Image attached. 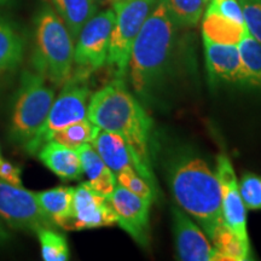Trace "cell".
Segmentation results:
<instances>
[{
	"mask_svg": "<svg viewBox=\"0 0 261 261\" xmlns=\"http://www.w3.org/2000/svg\"><path fill=\"white\" fill-rule=\"evenodd\" d=\"M21 168L16 166L15 163L10 162L9 160L3 158L0 155V180H4L9 184L12 185H22V177H21Z\"/></svg>",
	"mask_w": 261,
	"mask_h": 261,
	"instance_id": "f546056e",
	"label": "cell"
},
{
	"mask_svg": "<svg viewBox=\"0 0 261 261\" xmlns=\"http://www.w3.org/2000/svg\"><path fill=\"white\" fill-rule=\"evenodd\" d=\"M203 45L205 67L212 81L250 87L248 71L237 45L217 44L205 38Z\"/></svg>",
	"mask_w": 261,
	"mask_h": 261,
	"instance_id": "5bb4252c",
	"label": "cell"
},
{
	"mask_svg": "<svg viewBox=\"0 0 261 261\" xmlns=\"http://www.w3.org/2000/svg\"><path fill=\"white\" fill-rule=\"evenodd\" d=\"M77 152L80 155L84 175L87 178V184L94 191L109 197L117 185L115 173L100 159L92 144L81 145Z\"/></svg>",
	"mask_w": 261,
	"mask_h": 261,
	"instance_id": "e0dca14e",
	"label": "cell"
},
{
	"mask_svg": "<svg viewBox=\"0 0 261 261\" xmlns=\"http://www.w3.org/2000/svg\"><path fill=\"white\" fill-rule=\"evenodd\" d=\"M37 155L44 166L62 180H80L84 177L77 150L68 148L56 140H48L39 149Z\"/></svg>",
	"mask_w": 261,
	"mask_h": 261,
	"instance_id": "2e32d148",
	"label": "cell"
},
{
	"mask_svg": "<svg viewBox=\"0 0 261 261\" xmlns=\"http://www.w3.org/2000/svg\"><path fill=\"white\" fill-rule=\"evenodd\" d=\"M33 67L54 86H63L73 74L74 39L55 9L44 4L35 17Z\"/></svg>",
	"mask_w": 261,
	"mask_h": 261,
	"instance_id": "277c9868",
	"label": "cell"
},
{
	"mask_svg": "<svg viewBox=\"0 0 261 261\" xmlns=\"http://www.w3.org/2000/svg\"><path fill=\"white\" fill-rule=\"evenodd\" d=\"M166 9L178 27L191 28L204 14V0H163Z\"/></svg>",
	"mask_w": 261,
	"mask_h": 261,
	"instance_id": "7402d4cb",
	"label": "cell"
},
{
	"mask_svg": "<svg viewBox=\"0 0 261 261\" xmlns=\"http://www.w3.org/2000/svg\"><path fill=\"white\" fill-rule=\"evenodd\" d=\"M55 89L37 71L24 70L19 77L10 116L9 139L24 146L34 138L50 112Z\"/></svg>",
	"mask_w": 261,
	"mask_h": 261,
	"instance_id": "5b68a950",
	"label": "cell"
},
{
	"mask_svg": "<svg viewBox=\"0 0 261 261\" xmlns=\"http://www.w3.org/2000/svg\"><path fill=\"white\" fill-rule=\"evenodd\" d=\"M55 11L62 18L75 40L86 22L97 14L96 0H51Z\"/></svg>",
	"mask_w": 261,
	"mask_h": 261,
	"instance_id": "ffe728a7",
	"label": "cell"
},
{
	"mask_svg": "<svg viewBox=\"0 0 261 261\" xmlns=\"http://www.w3.org/2000/svg\"><path fill=\"white\" fill-rule=\"evenodd\" d=\"M0 155H2V149H0Z\"/></svg>",
	"mask_w": 261,
	"mask_h": 261,
	"instance_id": "836d02e7",
	"label": "cell"
},
{
	"mask_svg": "<svg viewBox=\"0 0 261 261\" xmlns=\"http://www.w3.org/2000/svg\"><path fill=\"white\" fill-rule=\"evenodd\" d=\"M240 194L247 210L261 211V177L254 173H246L240 182Z\"/></svg>",
	"mask_w": 261,
	"mask_h": 261,
	"instance_id": "4316f807",
	"label": "cell"
},
{
	"mask_svg": "<svg viewBox=\"0 0 261 261\" xmlns=\"http://www.w3.org/2000/svg\"><path fill=\"white\" fill-rule=\"evenodd\" d=\"M74 189L70 187H57L45 191L35 192V197L41 211L54 226L64 228L71 217Z\"/></svg>",
	"mask_w": 261,
	"mask_h": 261,
	"instance_id": "ac0fdd59",
	"label": "cell"
},
{
	"mask_svg": "<svg viewBox=\"0 0 261 261\" xmlns=\"http://www.w3.org/2000/svg\"><path fill=\"white\" fill-rule=\"evenodd\" d=\"M91 144L96 149L100 159L115 174L123 169L133 168L156 187L152 169L145 167L137 159L127 143L120 136L99 128Z\"/></svg>",
	"mask_w": 261,
	"mask_h": 261,
	"instance_id": "9a60e30c",
	"label": "cell"
},
{
	"mask_svg": "<svg viewBox=\"0 0 261 261\" xmlns=\"http://www.w3.org/2000/svg\"><path fill=\"white\" fill-rule=\"evenodd\" d=\"M237 46L248 71L250 87L261 90V44L246 29Z\"/></svg>",
	"mask_w": 261,
	"mask_h": 261,
	"instance_id": "cb8c5ba5",
	"label": "cell"
},
{
	"mask_svg": "<svg viewBox=\"0 0 261 261\" xmlns=\"http://www.w3.org/2000/svg\"><path fill=\"white\" fill-rule=\"evenodd\" d=\"M115 177L117 184L126 188L127 190L149 201L150 203L155 201L156 195H158V190H156L155 185H152L149 180H146L142 174H139L133 168H127L123 169V171H120L119 173H116Z\"/></svg>",
	"mask_w": 261,
	"mask_h": 261,
	"instance_id": "484cf974",
	"label": "cell"
},
{
	"mask_svg": "<svg viewBox=\"0 0 261 261\" xmlns=\"http://www.w3.org/2000/svg\"><path fill=\"white\" fill-rule=\"evenodd\" d=\"M5 2H6V0H0V5H2V4H4Z\"/></svg>",
	"mask_w": 261,
	"mask_h": 261,
	"instance_id": "d6a6232c",
	"label": "cell"
},
{
	"mask_svg": "<svg viewBox=\"0 0 261 261\" xmlns=\"http://www.w3.org/2000/svg\"><path fill=\"white\" fill-rule=\"evenodd\" d=\"M87 76L71 74L70 79L62 86V91L50 108V112L38 133L23 148L28 154L37 155L39 149L51 140L52 136L63 127L87 117L90 89Z\"/></svg>",
	"mask_w": 261,
	"mask_h": 261,
	"instance_id": "8992f818",
	"label": "cell"
},
{
	"mask_svg": "<svg viewBox=\"0 0 261 261\" xmlns=\"http://www.w3.org/2000/svg\"><path fill=\"white\" fill-rule=\"evenodd\" d=\"M114 22V10H106L90 18L81 29L74 47V64L77 74L89 76L90 73L107 63Z\"/></svg>",
	"mask_w": 261,
	"mask_h": 261,
	"instance_id": "ba28073f",
	"label": "cell"
},
{
	"mask_svg": "<svg viewBox=\"0 0 261 261\" xmlns=\"http://www.w3.org/2000/svg\"><path fill=\"white\" fill-rule=\"evenodd\" d=\"M248 33L261 44V0H238Z\"/></svg>",
	"mask_w": 261,
	"mask_h": 261,
	"instance_id": "83f0119b",
	"label": "cell"
},
{
	"mask_svg": "<svg viewBox=\"0 0 261 261\" xmlns=\"http://www.w3.org/2000/svg\"><path fill=\"white\" fill-rule=\"evenodd\" d=\"M202 21V35L208 40L225 45H237L246 32V24H240L207 8Z\"/></svg>",
	"mask_w": 261,
	"mask_h": 261,
	"instance_id": "d6986e66",
	"label": "cell"
},
{
	"mask_svg": "<svg viewBox=\"0 0 261 261\" xmlns=\"http://www.w3.org/2000/svg\"><path fill=\"white\" fill-rule=\"evenodd\" d=\"M177 28L163 0H159L137 35L130 51L127 75L137 94L148 97L171 63Z\"/></svg>",
	"mask_w": 261,
	"mask_h": 261,
	"instance_id": "3957f363",
	"label": "cell"
},
{
	"mask_svg": "<svg viewBox=\"0 0 261 261\" xmlns=\"http://www.w3.org/2000/svg\"><path fill=\"white\" fill-rule=\"evenodd\" d=\"M172 218L178 260L221 261L210 238L190 215L180 210V207H172Z\"/></svg>",
	"mask_w": 261,
	"mask_h": 261,
	"instance_id": "7c38bea8",
	"label": "cell"
},
{
	"mask_svg": "<svg viewBox=\"0 0 261 261\" xmlns=\"http://www.w3.org/2000/svg\"><path fill=\"white\" fill-rule=\"evenodd\" d=\"M108 198L116 214L117 225L140 246H148L151 203L119 184Z\"/></svg>",
	"mask_w": 261,
	"mask_h": 261,
	"instance_id": "4fadbf2b",
	"label": "cell"
},
{
	"mask_svg": "<svg viewBox=\"0 0 261 261\" xmlns=\"http://www.w3.org/2000/svg\"><path fill=\"white\" fill-rule=\"evenodd\" d=\"M159 0H121L114 5L115 22L110 35L107 63L125 79L132 46L145 19Z\"/></svg>",
	"mask_w": 261,
	"mask_h": 261,
	"instance_id": "52a82bcc",
	"label": "cell"
},
{
	"mask_svg": "<svg viewBox=\"0 0 261 261\" xmlns=\"http://www.w3.org/2000/svg\"><path fill=\"white\" fill-rule=\"evenodd\" d=\"M98 127L89 119L80 120L57 130L51 140H56L68 148L77 150L81 145L91 144L98 132Z\"/></svg>",
	"mask_w": 261,
	"mask_h": 261,
	"instance_id": "603a6c76",
	"label": "cell"
},
{
	"mask_svg": "<svg viewBox=\"0 0 261 261\" xmlns=\"http://www.w3.org/2000/svg\"><path fill=\"white\" fill-rule=\"evenodd\" d=\"M215 172L220 182L224 223L243 243L250 246L247 228V208L241 197L233 166L226 154H220L217 158Z\"/></svg>",
	"mask_w": 261,
	"mask_h": 261,
	"instance_id": "8fae6325",
	"label": "cell"
},
{
	"mask_svg": "<svg viewBox=\"0 0 261 261\" xmlns=\"http://www.w3.org/2000/svg\"><path fill=\"white\" fill-rule=\"evenodd\" d=\"M107 2L112 3V4H115V3H117V2H121V0H107Z\"/></svg>",
	"mask_w": 261,
	"mask_h": 261,
	"instance_id": "1f68e13d",
	"label": "cell"
},
{
	"mask_svg": "<svg viewBox=\"0 0 261 261\" xmlns=\"http://www.w3.org/2000/svg\"><path fill=\"white\" fill-rule=\"evenodd\" d=\"M40 242L41 257L45 261H67L70 259L69 246L64 234L54 227H42L37 232Z\"/></svg>",
	"mask_w": 261,
	"mask_h": 261,
	"instance_id": "d4e9b609",
	"label": "cell"
},
{
	"mask_svg": "<svg viewBox=\"0 0 261 261\" xmlns=\"http://www.w3.org/2000/svg\"><path fill=\"white\" fill-rule=\"evenodd\" d=\"M168 184L179 207L197 221L213 244L226 227L217 172L200 156L182 152L169 163Z\"/></svg>",
	"mask_w": 261,
	"mask_h": 261,
	"instance_id": "6da1fadb",
	"label": "cell"
},
{
	"mask_svg": "<svg viewBox=\"0 0 261 261\" xmlns=\"http://www.w3.org/2000/svg\"><path fill=\"white\" fill-rule=\"evenodd\" d=\"M87 119L98 128L121 137L137 159L152 169L150 159L152 120L127 90L125 79L115 77L90 97Z\"/></svg>",
	"mask_w": 261,
	"mask_h": 261,
	"instance_id": "7a4b0ae2",
	"label": "cell"
},
{
	"mask_svg": "<svg viewBox=\"0 0 261 261\" xmlns=\"http://www.w3.org/2000/svg\"><path fill=\"white\" fill-rule=\"evenodd\" d=\"M208 8L218 11L225 17L232 19L240 24H244L242 8L238 0H211Z\"/></svg>",
	"mask_w": 261,
	"mask_h": 261,
	"instance_id": "f1b7e54d",
	"label": "cell"
},
{
	"mask_svg": "<svg viewBox=\"0 0 261 261\" xmlns=\"http://www.w3.org/2000/svg\"><path fill=\"white\" fill-rule=\"evenodd\" d=\"M24 55V41L19 33L0 19V75L15 70Z\"/></svg>",
	"mask_w": 261,
	"mask_h": 261,
	"instance_id": "44dd1931",
	"label": "cell"
},
{
	"mask_svg": "<svg viewBox=\"0 0 261 261\" xmlns=\"http://www.w3.org/2000/svg\"><path fill=\"white\" fill-rule=\"evenodd\" d=\"M0 219L9 226L37 233L42 227H55L39 205L35 192L0 180Z\"/></svg>",
	"mask_w": 261,
	"mask_h": 261,
	"instance_id": "9c48e42d",
	"label": "cell"
},
{
	"mask_svg": "<svg viewBox=\"0 0 261 261\" xmlns=\"http://www.w3.org/2000/svg\"><path fill=\"white\" fill-rule=\"evenodd\" d=\"M117 225L109 198L94 191L86 181L74 189L71 217L65 230H91Z\"/></svg>",
	"mask_w": 261,
	"mask_h": 261,
	"instance_id": "30bf717a",
	"label": "cell"
},
{
	"mask_svg": "<svg viewBox=\"0 0 261 261\" xmlns=\"http://www.w3.org/2000/svg\"><path fill=\"white\" fill-rule=\"evenodd\" d=\"M10 238H11V233H10L9 231L3 226V224L0 223V246H3V244H5L6 242H9Z\"/></svg>",
	"mask_w": 261,
	"mask_h": 261,
	"instance_id": "4dcf8cb0",
	"label": "cell"
}]
</instances>
